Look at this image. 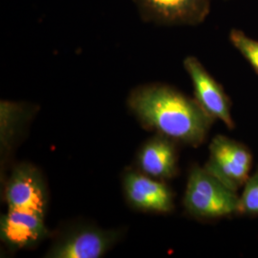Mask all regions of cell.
Here are the masks:
<instances>
[{
    "instance_id": "7",
    "label": "cell",
    "mask_w": 258,
    "mask_h": 258,
    "mask_svg": "<svg viewBox=\"0 0 258 258\" xmlns=\"http://www.w3.org/2000/svg\"><path fill=\"white\" fill-rule=\"evenodd\" d=\"M5 200L8 209L24 210L45 214L46 188L42 177L34 166H17L5 188Z\"/></svg>"
},
{
    "instance_id": "2",
    "label": "cell",
    "mask_w": 258,
    "mask_h": 258,
    "mask_svg": "<svg viewBox=\"0 0 258 258\" xmlns=\"http://www.w3.org/2000/svg\"><path fill=\"white\" fill-rule=\"evenodd\" d=\"M240 196L205 167L194 166L184 196L185 211L195 218L218 219L240 214Z\"/></svg>"
},
{
    "instance_id": "9",
    "label": "cell",
    "mask_w": 258,
    "mask_h": 258,
    "mask_svg": "<svg viewBox=\"0 0 258 258\" xmlns=\"http://www.w3.org/2000/svg\"><path fill=\"white\" fill-rule=\"evenodd\" d=\"M2 241L13 249H27L37 245L48 234L44 214L8 209L1 218Z\"/></svg>"
},
{
    "instance_id": "8",
    "label": "cell",
    "mask_w": 258,
    "mask_h": 258,
    "mask_svg": "<svg viewBox=\"0 0 258 258\" xmlns=\"http://www.w3.org/2000/svg\"><path fill=\"white\" fill-rule=\"evenodd\" d=\"M123 187L129 204L137 210L157 213L174 210L172 191L162 180L129 171L123 178Z\"/></svg>"
},
{
    "instance_id": "3",
    "label": "cell",
    "mask_w": 258,
    "mask_h": 258,
    "mask_svg": "<svg viewBox=\"0 0 258 258\" xmlns=\"http://www.w3.org/2000/svg\"><path fill=\"white\" fill-rule=\"evenodd\" d=\"M252 156L249 148L232 139L217 135L210 145V157L204 166L212 175L237 191L249 179Z\"/></svg>"
},
{
    "instance_id": "10",
    "label": "cell",
    "mask_w": 258,
    "mask_h": 258,
    "mask_svg": "<svg viewBox=\"0 0 258 258\" xmlns=\"http://www.w3.org/2000/svg\"><path fill=\"white\" fill-rule=\"evenodd\" d=\"M176 142L158 134L141 148L138 166L141 171L158 180L171 179L177 173Z\"/></svg>"
},
{
    "instance_id": "6",
    "label": "cell",
    "mask_w": 258,
    "mask_h": 258,
    "mask_svg": "<svg viewBox=\"0 0 258 258\" xmlns=\"http://www.w3.org/2000/svg\"><path fill=\"white\" fill-rule=\"evenodd\" d=\"M119 238V233L94 227H81L57 240L46 253L50 258H99Z\"/></svg>"
},
{
    "instance_id": "4",
    "label": "cell",
    "mask_w": 258,
    "mask_h": 258,
    "mask_svg": "<svg viewBox=\"0 0 258 258\" xmlns=\"http://www.w3.org/2000/svg\"><path fill=\"white\" fill-rule=\"evenodd\" d=\"M143 21L159 26H196L209 17L212 0H131Z\"/></svg>"
},
{
    "instance_id": "11",
    "label": "cell",
    "mask_w": 258,
    "mask_h": 258,
    "mask_svg": "<svg viewBox=\"0 0 258 258\" xmlns=\"http://www.w3.org/2000/svg\"><path fill=\"white\" fill-rule=\"evenodd\" d=\"M230 40L258 73V40L248 37L243 31L231 30Z\"/></svg>"
},
{
    "instance_id": "1",
    "label": "cell",
    "mask_w": 258,
    "mask_h": 258,
    "mask_svg": "<svg viewBox=\"0 0 258 258\" xmlns=\"http://www.w3.org/2000/svg\"><path fill=\"white\" fill-rule=\"evenodd\" d=\"M128 106L143 125L194 148L206 140L215 120L195 99L164 83L138 86L129 95Z\"/></svg>"
},
{
    "instance_id": "5",
    "label": "cell",
    "mask_w": 258,
    "mask_h": 258,
    "mask_svg": "<svg viewBox=\"0 0 258 258\" xmlns=\"http://www.w3.org/2000/svg\"><path fill=\"white\" fill-rule=\"evenodd\" d=\"M184 68L194 85L195 100L214 120H220L229 128H234L231 113V100L200 60L188 55L184 58Z\"/></svg>"
},
{
    "instance_id": "12",
    "label": "cell",
    "mask_w": 258,
    "mask_h": 258,
    "mask_svg": "<svg viewBox=\"0 0 258 258\" xmlns=\"http://www.w3.org/2000/svg\"><path fill=\"white\" fill-rule=\"evenodd\" d=\"M243 187L239 200L240 214L258 216V168L249 176Z\"/></svg>"
}]
</instances>
